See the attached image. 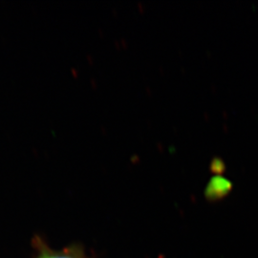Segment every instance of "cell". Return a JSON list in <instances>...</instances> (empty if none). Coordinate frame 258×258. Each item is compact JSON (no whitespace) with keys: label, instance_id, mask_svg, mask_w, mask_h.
<instances>
[{"label":"cell","instance_id":"obj_1","mask_svg":"<svg viewBox=\"0 0 258 258\" xmlns=\"http://www.w3.org/2000/svg\"><path fill=\"white\" fill-rule=\"evenodd\" d=\"M36 248L37 255L35 258H86L83 249L79 246H71L62 249L49 248L42 241L37 239Z\"/></svg>","mask_w":258,"mask_h":258}]
</instances>
